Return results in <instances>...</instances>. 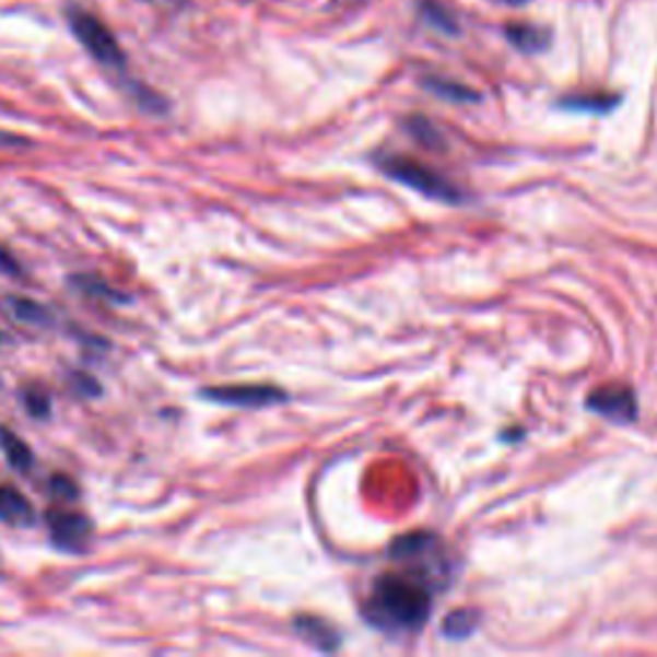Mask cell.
I'll list each match as a JSON object with an SVG mask.
<instances>
[{"label": "cell", "instance_id": "obj_1", "mask_svg": "<svg viewBox=\"0 0 657 657\" xmlns=\"http://www.w3.org/2000/svg\"><path fill=\"white\" fill-rule=\"evenodd\" d=\"M390 558L401 560L406 571L386 573L375 580L365 603V619L386 634L419 632L432 614L434 588L442 586L439 540L430 531H413L394 542Z\"/></svg>", "mask_w": 657, "mask_h": 657}, {"label": "cell", "instance_id": "obj_2", "mask_svg": "<svg viewBox=\"0 0 657 657\" xmlns=\"http://www.w3.org/2000/svg\"><path fill=\"white\" fill-rule=\"evenodd\" d=\"M378 167L388 177L419 190V193L426 198H434V201L457 203L462 198L460 190H457L445 175L432 169L430 165H424V162L406 157V154H383V157H378Z\"/></svg>", "mask_w": 657, "mask_h": 657}, {"label": "cell", "instance_id": "obj_3", "mask_svg": "<svg viewBox=\"0 0 657 657\" xmlns=\"http://www.w3.org/2000/svg\"><path fill=\"white\" fill-rule=\"evenodd\" d=\"M70 26L72 34L78 36V42L91 51V55L98 59L101 64H108V68H121L124 64V51L118 47L116 36L110 34V28L103 24L101 19H95L93 13L87 11H75L70 16Z\"/></svg>", "mask_w": 657, "mask_h": 657}, {"label": "cell", "instance_id": "obj_4", "mask_svg": "<svg viewBox=\"0 0 657 657\" xmlns=\"http://www.w3.org/2000/svg\"><path fill=\"white\" fill-rule=\"evenodd\" d=\"M586 406L594 413H601V417L619 424L634 422V417H637V396H634L630 386H619V383L594 390L588 396Z\"/></svg>", "mask_w": 657, "mask_h": 657}, {"label": "cell", "instance_id": "obj_5", "mask_svg": "<svg viewBox=\"0 0 657 657\" xmlns=\"http://www.w3.org/2000/svg\"><path fill=\"white\" fill-rule=\"evenodd\" d=\"M203 398L213 403L239 406V409H265V406L285 401V394L272 386H219L206 388Z\"/></svg>", "mask_w": 657, "mask_h": 657}, {"label": "cell", "instance_id": "obj_6", "mask_svg": "<svg viewBox=\"0 0 657 657\" xmlns=\"http://www.w3.org/2000/svg\"><path fill=\"white\" fill-rule=\"evenodd\" d=\"M51 540L68 552H83L93 537V524L75 512H49L47 516Z\"/></svg>", "mask_w": 657, "mask_h": 657}, {"label": "cell", "instance_id": "obj_7", "mask_svg": "<svg viewBox=\"0 0 657 657\" xmlns=\"http://www.w3.org/2000/svg\"><path fill=\"white\" fill-rule=\"evenodd\" d=\"M0 519L16 527H28L36 519L32 501L21 496L13 485H0Z\"/></svg>", "mask_w": 657, "mask_h": 657}, {"label": "cell", "instance_id": "obj_8", "mask_svg": "<svg viewBox=\"0 0 657 657\" xmlns=\"http://www.w3.org/2000/svg\"><path fill=\"white\" fill-rule=\"evenodd\" d=\"M293 630L301 634L306 642H312L316 649H324V653H331L339 645V634L331 630L327 622L316 617H298L293 622Z\"/></svg>", "mask_w": 657, "mask_h": 657}, {"label": "cell", "instance_id": "obj_9", "mask_svg": "<svg viewBox=\"0 0 657 657\" xmlns=\"http://www.w3.org/2000/svg\"><path fill=\"white\" fill-rule=\"evenodd\" d=\"M0 449H3L5 460H9L16 470H21V472L32 470V465H34L32 447H28L21 437H16L9 426H0Z\"/></svg>", "mask_w": 657, "mask_h": 657}, {"label": "cell", "instance_id": "obj_10", "mask_svg": "<svg viewBox=\"0 0 657 657\" xmlns=\"http://www.w3.org/2000/svg\"><path fill=\"white\" fill-rule=\"evenodd\" d=\"M508 42L521 51H540L548 47V34L542 28L529 26V24H512L506 28Z\"/></svg>", "mask_w": 657, "mask_h": 657}, {"label": "cell", "instance_id": "obj_11", "mask_svg": "<svg viewBox=\"0 0 657 657\" xmlns=\"http://www.w3.org/2000/svg\"><path fill=\"white\" fill-rule=\"evenodd\" d=\"M5 306H9L11 316H16V319L24 324H32V327H47V324H51V314L42 304H36V301L9 298Z\"/></svg>", "mask_w": 657, "mask_h": 657}, {"label": "cell", "instance_id": "obj_12", "mask_svg": "<svg viewBox=\"0 0 657 657\" xmlns=\"http://www.w3.org/2000/svg\"><path fill=\"white\" fill-rule=\"evenodd\" d=\"M478 622H481V619H478L476 611L457 609L445 619V626H442V630H445L449 640H465L478 630Z\"/></svg>", "mask_w": 657, "mask_h": 657}, {"label": "cell", "instance_id": "obj_13", "mask_svg": "<svg viewBox=\"0 0 657 657\" xmlns=\"http://www.w3.org/2000/svg\"><path fill=\"white\" fill-rule=\"evenodd\" d=\"M424 85L430 87L432 93L442 95V98H449V101H457V103H465V101H478V95L470 91V87H465L460 83H453V80H439V78H430L424 80Z\"/></svg>", "mask_w": 657, "mask_h": 657}, {"label": "cell", "instance_id": "obj_14", "mask_svg": "<svg viewBox=\"0 0 657 657\" xmlns=\"http://www.w3.org/2000/svg\"><path fill=\"white\" fill-rule=\"evenodd\" d=\"M72 283L78 285V291H83L85 295H93V298H101V301H127V298H124V295H118L116 291H110V285L103 283L101 278L78 275V278H72Z\"/></svg>", "mask_w": 657, "mask_h": 657}, {"label": "cell", "instance_id": "obj_15", "mask_svg": "<svg viewBox=\"0 0 657 657\" xmlns=\"http://www.w3.org/2000/svg\"><path fill=\"white\" fill-rule=\"evenodd\" d=\"M422 11H424V16H426V21H430V24H434L447 34H455V28H457L455 19L449 16V11L442 9L439 3H432V0H422Z\"/></svg>", "mask_w": 657, "mask_h": 657}, {"label": "cell", "instance_id": "obj_16", "mask_svg": "<svg viewBox=\"0 0 657 657\" xmlns=\"http://www.w3.org/2000/svg\"><path fill=\"white\" fill-rule=\"evenodd\" d=\"M24 403H26V409H28V413H32L34 419H47L49 417V396L44 394V390H39V388H32V390H26L24 394Z\"/></svg>", "mask_w": 657, "mask_h": 657}, {"label": "cell", "instance_id": "obj_17", "mask_svg": "<svg viewBox=\"0 0 657 657\" xmlns=\"http://www.w3.org/2000/svg\"><path fill=\"white\" fill-rule=\"evenodd\" d=\"M409 129L413 131V137L419 139V142L430 144V146H437L439 144V131L432 127L426 118H411L409 121Z\"/></svg>", "mask_w": 657, "mask_h": 657}, {"label": "cell", "instance_id": "obj_18", "mask_svg": "<svg viewBox=\"0 0 657 657\" xmlns=\"http://www.w3.org/2000/svg\"><path fill=\"white\" fill-rule=\"evenodd\" d=\"M565 108H580V110H607L611 106H617V98H607V95H599V98H571L563 101Z\"/></svg>", "mask_w": 657, "mask_h": 657}, {"label": "cell", "instance_id": "obj_19", "mask_svg": "<svg viewBox=\"0 0 657 657\" xmlns=\"http://www.w3.org/2000/svg\"><path fill=\"white\" fill-rule=\"evenodd\" d=\"M51 491H55V496H59V498H68V501L78 498V485H75V481H70L68 476L51 478Z\"/></svg>", "mask_w": 657, "mask_h": 657}, {"label": "cell", "instance_id": "obj_20", "mask_svg": "<svg viewBox=\"0 0 657 657\" xmlns=\"http://www.w3.org/2000/svg\"><path fill=\"white\" fill-rule=\"evenodd\" d=\"M75 388H78V394H83V396H98L101 394L98 383H95L93 378H87V375H75Z\"/></svg>", "mask_w": 657, "mask_h": 657}, {"label": "cell", "instance_id": "obj_21", "mask_svg": "<svg viewBox=\"0 0 657 657\" xmlns=\"http://www.w3.org/2000/svg\"><path fill=\"white\" fill-rule=\"evenodd\" d=\"M0 144L19 146V144H24V139H19V137H13V134H5V131H0Z\"/></svg>", "mask_w": 657, "mask_h": 657}, {"label": "cell", "instance_id": "obj_22", "mask_svg": "<svg viewBox=\"0 0 657 657\" xmlns=\"http://www.w3.org/2000/svg\"><path fill=\"white\" fill-rule=\"evenodd\" d=\"M501 3H512V5H516V3H524V0H501Z\"/></svg>", "mask_w": 657, "mask_h": 657}, {"label": "cell", "instance_id": "obj_23", "mask_svg": "<svg viewBox=\"0 0 657 657\" xmlns=\"http://www.w3.org/2000/svg\"><path fill=\"white\" fill-rule=\"evenodd\" d=\"M0 339H3V337H0Z\"/></svg>", "mask_w": 657, "mask_h": 657}]
</instances>
